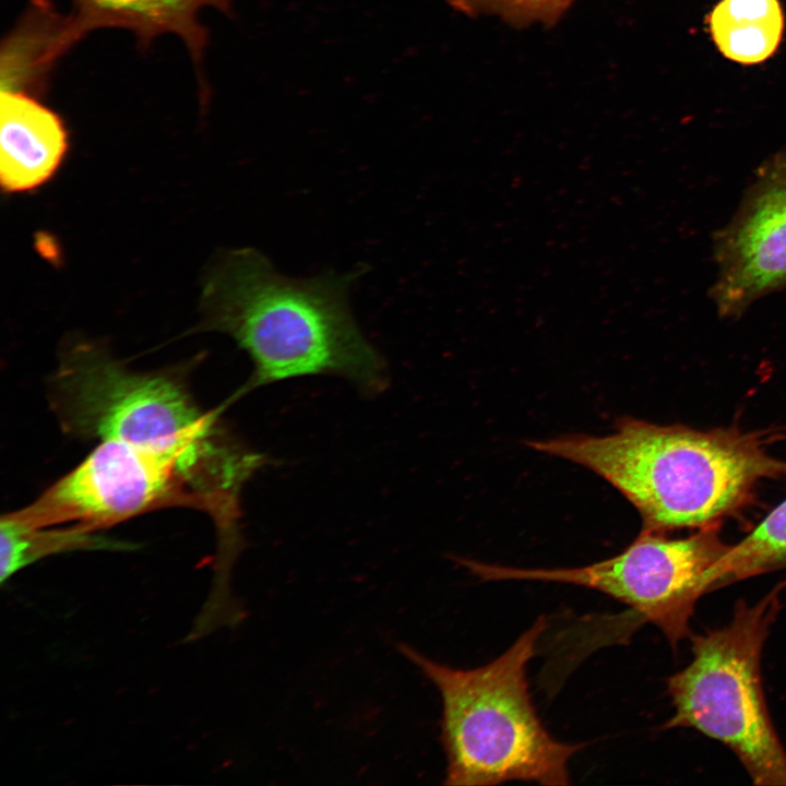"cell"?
Segmentation results:
<instances>
[{
    "instance_id": "1",
    "label": "cell",
    "mask_w": 786,
    "mask_h": 786,
    "mask_svg": "<svg viewBox=\"0 0 786 786\" xmlns=\"http://www.w3.org/2000/svg\"><path fill=\"white\" fill-rule=\"evenodd\" d=\"M352 274L295 278L250 248L219 254L206 273L201 330L230 336L253 362L231 397L286 379L338 376L366 393L388 384L385 362L349 308Z\"/></svg>"
},
{
    "instance_id": "2",
    "label": "cell",
    "mask_w": 786,
    "mask_h": 786,
    "mask_svg": "<svg viewBox=\"0 0 786 786\" xmlns=\"http://www.w3.org/2000/svg\"><path fill=\"white\" fill-rule=\"evenodd\" d=\"M526 445L593 471L640 512L642 531L717 525L764 478L786 476L767 436L737 428L696 430L622 418L614 432L564 436Z\"/></svg>"
},
{
    "instance_id": "3",
    "label": "cell",
    "mask_w": 786,
    "mask_h": 786,
    "mask_svg": "<svg viewBox=\"0 0 786 786\" xmlns=\"http://www.w3.org/2000/svg\"><path fill=\"white\" fill-rule=\"evenodd\" d=\"M547 627L540 615L499 657L473 669L451 668L406 644L397 646L441 694L445 785L570 783L569 761L585 745L550 735L535 710L526 675Z\"/></svg>"
},
{
    "instance_id": "4",
    "label": "cell",
    "mask_w": 786,
    "mask_h": 786,
    "mask_svg": "<svg viewBox=\"0 0 786 786\" xmlns=\"http://www.w3.org/2000/svg\"><path fill=\"white\" fill-rule=\"evenodd\" d=\"M245 477L235 441L193 448L105 440L32 504L11 514L36 527L98 532L159 508L190 507L226 529L240 515Z\"/></svg>"
},
{
    "instance_id": "5",
    "label": "cell",
    "mask_w": 786,
    "mask_h": 786,
    "mask_svg": "<svg viewBox=\"0 0 786 786\" xmlns=\"http://www.w3.org/2000/svg\"><path fill=\"white\" fill-rule=\"evenodd\" d=\"M776 585L758 603H737L731 621L692 636V660L667 679L675 707L663 728L690 727L726 745L755 785L786 786V750L761 681V653L779 610Z\"/></svg>"
},
{
    "instance_id": "6",
    "label": "cell",
    "mask_w": 786,
    "mask_h": 786,
    "mask_svg": "<svg viewBox=\"0 0 786 786\" xmlns=\"http://www.w3.org/2000/svg\"><path fill=\"white\" fill-rule=\"evenodd\" d=\"M50 394L62 428L79 438L210 448L233 436L219 410L199 406L182 377L134 371L93 342L62 350Z\"/></svg>"
},
{
    "instance_id": "7",
    "label": "cell",
    "mask_w": 786,
    "mask_h": 786,
    "mask_svg": "<svg viewBox=\"0 0 786 786\" xmlns=\"http://www.w3.org/2000/svg\"><path fill=\"white\" fill-rule=\"evenodd\" d=\"M728 547L714 525L677 539L641 531L622 552L584 567L528 569L467 558L458 563L483 582H558L598 591L655 624L676 646L690 635L693 606L707 593V573Z\"/></svg>"
},
{
    "instance_id": "8",
    "label": "cell",
    "mask_w": 786,
    "mask_h": 786,
    "mask_svg": "<svg viewBox=\"0 0 786 786\" xmlns=\"http://www.w3.org/2000/svg\"><path fill=\"white\" fill-rule=\"evenodd\" d=\"M711 297L718 314L740 317L786 287V151L758 168L733 218L715 236Z\"/></svg>"
},
{
    "instance_id": "9",
    "label": "cell",
    "mask_w": 786,
    "mask_h": 786,
    "mask_svg": "<svg viewBox=\"0 0 786 786\" xmlns=\"http://www.w3.org/2000/svg\"><path fill=\"white\" fill-rule=\"evenodd\" d=\"M0 183L5 193H23L47 183L69 150L61 118L22 91L0 94Z\"/></svg>"
},
{
    "instance_id": "10",
    "label": "cell",
    "mask_w": 786,
    "mask_h": 786,
    "mask_svg": "<svg viewBox=\"0 0 786 786\" xmlns=\"http://www.w3.org/2000/svg\"><path fill=\"white\" fill-rule=\"evenodd\" d=\"M205 7L228 12V0H74V12L60 27L59 53L85 33L98 27H122L141 39L171 33L188 47L194 62L201 60L206 33L199 23Z\"/></svg>"
},
{
    "instance_id": "11",
    "label": "cell",
    "mask_w": 786,
    "mask_h": 786,
    "mask_svg": "<svg viewBox=\"0 0 786 786\" xmlns=\"http://www.w3.org/2000/svg\"><path fill=\"white\" fill-rule=\"evenodd\" d=\"M708 25L726 58L753 64L766 60L778 47L784 15L778 0H720Z\"/></svg>"
},
{
    "instance_id": "12",
    "label": "cell",
    "mask_w": 786,
    "mask_h": 786,
    "mask_svg": "<svg viewBox=\"0 0 786 786\" xmlns=\"http://www.w3.org/2000/svg\"><path fill=\"white\" fill-rule=\"evenodd\" d=\"M786 568V499L746 537L729 545L707 573L708 592L719 586Z\"/></svg>"
},
{
    "instance_id": "13",
    "label": "cell",
    "mask_w": 786,
    "mask_h": 786,
    "mask_svg": "<svg viewBox=\"0 0 786 786\" xmlns=\"http://www.w3.org/2000/svg\"><path fill=\"white\" fill-rule=\"evenodd\" d=\"M1 582L22 568L46 556L76 549L112 548L120 543L108 540L78 526L36 527L11 514L0 522Z\"/></svg>"
},
{
    "instance_id": "14",
    "label": "cell",
    "mask_w": 786,
    "mask_h": 786,
    "mask_svg": "<svg viewBox=\"0 0 786 786\" xmlns=\"http://www.w3.org/2000/svg\"><path fill=\"white\" fill-rule=\"evenodd\" d=\"M468 16L490 15L513 27L552 26L575 0H445Z\"/></svg>"
}]
</instances>
